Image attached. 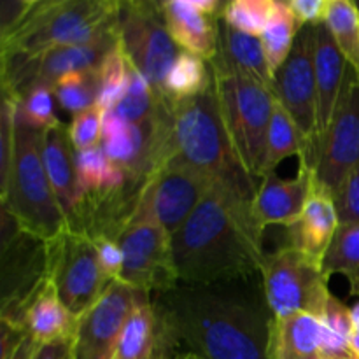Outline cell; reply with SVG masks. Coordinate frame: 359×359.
<instances>
[{
    "mask_svg": "<svg viewBox=\"0 0 359 359\" xmlns=\"http://www.w3.org/2000/svg\"><path fill=\"white\" fill-rule=\"evenodd\" d=\"M175 346L200 359H272L266 302L223 284H179L154 302Z\"/></svg>",
    "mask_w": 359,
    "mask_h": 359,
    "instance_id": "cell-1",
    "label": "cell"
},
{
    "mask_svg": "<svg viewBox=\"0 0 359 359\" xmlns=\"http://www.w3.org/2000/svg\"><path fill=\"white\" fill-rule=\"evenodd\" d=\"M265 228L255 219L252 202L214 184L191 216L172 235L179 284L212 286L259 273Z\"/></svg>",
    "mask_w": 359,
    "mask_h": 359,
    "instance_id": "cell-2",
    "label": "cell"
},
{
    "mask_svg": "<svg viewBox=\"0 0 359 359\" xmlns=\"http://www.w3.org/2000/svg\"><path fill=\"white\" fill-rule=\"evenodd\" d=\"M172 142L175 156L209 175L241 198L252 202L258 179L238 160L221 116L214 79L200 95L172 102Z\"/></svg>",
    "mask_w": 359,
    "mask_h": 359,
    "instance_id": "cell-3",
    "label": "cell"
},
{
    "mask_svg": "<svg viewBox=\"0 0 359 359\" xmlns=\"http://www.w3.org/2000/svg\"><path fill=\"white\" fill-rule=\"evenodd\" d=\"M118 14L119 0H37L27 20L0 41V62L90 44L118 28Z\"/></svg>",
    "mask_w": 359,
    "mask_h": 359,
    "instance_id": "cell-4",
    "label": "cell"
},
{
    "mask_svg": "<svg viewBox=\"0 0 359 359\" xmlns=\"http://www.w3.org/2000/svg\"><path fill=\"white\" fill-rule=\"evenodd\" d=\"M2 210L23 233L49 242L69 230L63 210L42 158V130L23 125L16 118V144L9 174L0 182Z\"/></svg>",
    "mask_w": 359,
    "mask_h": 359,
    "instance_id": "cell-5",
    "label": "cell"
},
{
    "mask_svg": "<svg viewBox=\"0 0 359 359\" xmlns=\"http://www.w3.org/2000/svg\"><path fill=\"white\" fill-rule=\"evenodd\" d=\"M210 72L221 116L235 153L245 170L262 181L265 175L266 137L276 95L270 88L241 74L212 67Z\"/></svg>",
    "mask_w": 359,
    "mask_h": 359,
    "instance_id": "cell-6",
    "label": "cell"
},
{
    "mask_svg": "<svg viewBox=\"0 0 359 359\" xmlns=\"http://www.w3.org/2000/svg\"><path fill=\"white\" fill-rule=\"evenodd\" d=\"M263 298L272 318L312 314L321 319L330 304V277L321 265L302 255L291 245L265 252L262 266Z\"/></svg>",
    "mask_w": 359,
    "mask_h": 359,
    "instance_id": "cell-7",
    "label": "cell"
},
{
    "mask_svg": "<svg viewBox=\"0 0 359 359\" xmlns=\"http://www.w3.org/2000/svg\"><path fill=\"white\" fill-rule=\"evenodd\" d=\"M118 41L130 65L142 74L163 100L165 79L182 49L168 34L160 2H119Z\"/></svg>",
    "mask_w": 359,
    "mask_h": 359,
    "instance_id": "cell-8",
    "label": "cell"
},
{
    "mask_svg": "<svg viewBox=\"0 0 359 359\" xmlns=\"http://www.w3.org/2000/svg\"><path fill=\"white\" fill-rule=\"evenodd\" d=\"M46 279L76 318L83 316L112 284L98 259L95 242L88 235L65 230L44 242Z\"/></svg>",
    "mask_w": 359,
    "mask_h": 359,
    "instance_id": "cell-9",
    "label": "cell"
},
{
    "mask_svg": "<svg viewBox=\"0 0 359 359\" xmlns=\"http://www.w3.org/2000/svg\"><path fill=\"white\" fill-rule=\"evenodd\" d=\"M118 46V28L90 44L62 46L28 60L2 62V95L20 102L37 88H53L67 74L100 69L105 56Z\"/></svg>",
    "mask_w": 359,
    "mask_h": 359,
    "instance_id": "cell-10",
    "label": "cell"
},
{
    "mask_svg": "<svg viewBox=\"0 0 359 359\" xmlns=\"http://www.w3.org/2000/svg\"><path fill=\"white\" fill-rule=\"evenodd\" d=\"M214 184L209 175L174 154L146 179L133 217H151L172 237Z\"/></svg>",
    "mask_w": 359,
    "mask_h": 359,
    "instance_id": "cell-11",
    "label": "cell"
},
{
    "mask_svg": "<svg viewBox=\"0 0 359 359\" xmlns=\"http://www.w3.org/2000/svg\"><path fill=\"white\" fill-rule=\"evenodd\" d=\"M123 251L118 283L144 293H165L179 286L172 258V237L151 217H132L116 238Z\"/></svg>",
    "mask_w": 359,
    "mask_h": 359,
    "instance_id": "cell-12",
    "label": "cell"
},
{
    "mask_svg": "<svg viewBox=\"0 0 359 359\" xmlns=\"http://www.w3.org/2000/svg\"><path fill=\"white\" fill-rule=\"evenodd\" d=\"M359 163V74L347 63L332 121L319 144L314 182L332 196Z\"/></svg>",
    "mask_w": 359,
    "mask_h": 359,
    "instance_id": "cell-13",
    "label": "cell"
},
{
    "mask_svg": "<svg viewBox=\"0 0 359 359\" xmlns=\"http://www.w3.org/2000/svg\"><path fill=\"white\" fill-rule=\"evenodd\" d=\"M316 25L302 27L294 39L286 62L273 76L272 91L287 114L297 123L298 130L307 140V154L300 163L311 161L318 128V91H316Z\"/></svg>",
    "mask_w": 359,
    "mask_h": 359,
    "instance_id": "cell-14",
    "label": "cell"
},
{
    "mask_svg": "<svg viewBox=\"0 0 359 359\" xmlns=\"http://www.w3.org/2000/svg\"><path fill=\"white\" fill-rule=\"evenodd\" d=\"M144 291L114 283L77 319L74 333L76 359H112L119 333Z\"/></svg>",
    "mask_w": 359,
    "mask_h": 359,
    "instance_id": "cell-15",
    "label": "cell"
},
{
    "mask_svg": "<svg viewBox=\"0 0 359 359\" xmlns=\"http://www.w3.org/2000/svg\"><path fill=\"white\" fill-rule=\"evenodd\" d=\"M314 189V170L300 163L297 177L283 179L272 172L259 181L252 200L255 219L266 226H291L304 214L307 200Z\"/></svg>",
    "mask_w": 359,
    "mask_h": 359,
    "instance_id": "cell-16",
    "label": "cell"
},
{
    "mask_svg": "<svg viewBox=\"0 0 359 359\" xmlns=\"http://www.w3.org/2000/svg\"><path fill=\"white\" fill-rule=\"evenodd\" d=\"M316 91H318V128H316L314 147H312L311 161L307 167L314 170L316 154H318L319 144L323 135L332 121L333 111H335L337 98H339L340 88H342L344 76H346L347 62L340 53L335 39L330 34L325 21L316 25Z\"/></svg>",
    "mask_w": 359,
    "mask_h": 359,
    "instance_id": "cell-17",
    "label": "cell"
},
{
    "mask_svg": "<svg viewBox=\"0 0 359 359\" xmlns=\"http://www.w3.org/2000/svg\"><path fill=\"white\" fill-rule=\"evenodd\" d=\"M339 224L335 200L326 189L319 188L314 182V189L309 196L302 217L286 228L284 244L291 245L309 259L321 265Z\"/></svg>",
    "mask_w": 359,
    "mask_h": 359,
    "instance_id": "cell-18",
    "label": "cell"
},
{
    "mask_svg": "<svg viewBox=\"0 0 359 359\" xmlns=\"http://www.w3.org/2000/svg\"><path fill=\"white\" fill-rule=\"evenodd\" d=\"M212 69L241 74L272 90L273 77L266 63L262 39L235 30L217 18V51L209 62Z\"/></svg>",
    "mask_w": 359,
    "mask_h": 359,
    "instance_id": "cell-19",
    "label": "cell"
},
{
    "mask_svg": "<svg viewBox=\"0 0 359 359\" xmlns=\"http://www.w3.org/2000/svg\"><path fill=\"white\" fill-rule=\"evenodd\" d=\"M168 34L186 53L210 62L217 51V18L207 16L193 0L160 2Z\"/></svg>",
    "mask_w": 359,
    "mask_h": 359,
    "instance_id": "cell-20",
    "label": "cell"
},
{
    "mask_svg": "<svg viewBox=\"0 0 359 359\" xmlns=\"http://www.w3.org/2000/svg\"><path fill=\"white\" fill-rule=\"evenodd\" d=\"M77 319L79 318H76L60 300L55 286L44 279L28 298L20 326L41 346L72 339L77 328Z\"/></svg>",
    "mask_w": 359,
    "mask_h": 359,
    "instance_id": "cell-21",
    "label": "cell"
},
{
    "mask_svg": "<svg viewBox=\"0 0 359 359\" xmlns=\"http://www.w3.org/2000/svg\"><path fill=\"white\" fill-rule=\"evenodd\" d=\"M42 158L53 189L67 216L79 200L77 182V149L70 139L69 126L58 125L42 130Z\"/></svg>",
    "mask_w": 359,
    "mask_h": 359,
    "instance_id": "cell-22",
    "label": "cell"
},
{
    "mask_svg": "<svg viewBox=\"0 0 359 359\" xmlns=\"http://www.w3.org/2000/svg\"><path fill=\"white\" fill-rule=\"evenodd\" d=\"M323 323L312 314H293L270 323L272 359H319Z\"/></svg>",
    "mask_w": 359,
    "mask_h": 359,
    "instance_id": "cell-23",
    "label": "cell"
},
{
    "mask_svg": "<svg viewBox=\"0 0 359 359\" xmlns=\"http://www.w3.org/2000/svg\"><path fill=\"white\" fill-rule=\"evenodd\" d=\"M160 340V316L151 294H144L126 319L112 359H149Z\"/></svg>",
    "mask_w": 359,
    "mask_h": 359,
    "instance_id": "cell-24",
    "label": "cell"
},
{
    "mask_svg": "<svg viewBox=\"0 0 359 359\" xmlns=\"http://www.w3.org/2000/svg\"><path fill=\"white\" fill-rule=\"evenodd\" d=\"M307 154V140L304 139L286 109L279 100L273 102L272 119L266 137V158H265V175L276 172L277 165L290 156L305 158ZM263 175V177H265Z\"/></svg>",
    "mask_w": 359,
    "mask_h": 359,
    "instance_id": "cell-25",
    "label": "cell"
},
{
    "mask_svg": "<svg viewBox=\"0 0 359 359\" xmlns=\"http://www.w3.org/2000/svg\"><path fill=\"white\" fill-rule=\"evenodd\" d=\"M321 269L326 277L342 273L349 283L351 297H359V223L339 224Z\"/></svg>",
    "mask_w": 359,
    "mask_h": 359,
    "instance_id": "cell-26",
    "label": "cell"
},
{
    "mask_svg": "<svg viewBox=\"0 0 359 359\" xmlns=\"http://www.w3.org/2000/svg\"><path fill=\"white\" fill-rule=\"evenodd\" d=\"M128 175L111 161L104 147L97 146L77 153V182L79 196L90 191L119 189L128 184Z\"/></svg>",
    "mask_w": 359,
    "mask_h": 359,
    "instance_id": "cell-27",
    "label": "cell"
},
{
    "mask_svg": "<svg viewBox=\"0 0 359 359\" xmlns=\"http://www.w3.org/2000/svg\"><path fill=\"white\" fill-rule=\"evenodd\" d=\"M325 25L346 62L359 74V7L356 0H328Z\"/></svg>",
    "mask_w": 359,
    "mask_h": 359,
    "instance_id": "cell-28",
    "label": "cell"
},
{
    "mask_svg": "<svg viewBox=\"0 0 359 359\" xmlns=\"http://www.w3.org/2000/svg\"><path fill=\"white\" fill-rule=\"evenodd\" d=\"M172 104L170 100H163L156 95V91L151 88L146 77L137 72L128 62V90L125 97L114 109L116 114L132 125H147L156 116Z\"/></svg>",
    "mask_w": 359,
    "mask_h": 359,
    "instance_id": "cell-29",
    "label": "cell"
},
{
    "mask_svg": "<svg viewBox=\"0 0 359 359\" xmlns=\"http://www.w3.org/2000/svg\"><path fill=\"white\" fill-rule=\"evenodd\" d=\"M321 323L323 337L319 359H358L351 347V337L354 332L351 307L332 294Z\"/></svg>",
    "mask_w": 359,
    "mask_h": 359,
    "instance_id": "cell-30",
    "label": "cell"
},
{
    "mask_svg": "<svg viewBox=\"0 0 359 359\" xmlns=\"http://www.w3.org/2000/svg\"><path fill=\"white\" fill-rule=\"evenodd\" d=\"M212 81L209 62L181 51L165 79V97L170 102L186 100L200 95Z\"/></svg>",
    "mask_w": 359,
    "mask_h": 359,
    "instance_id": "cell-31",
    "label": "cell"
},
{
    "mask_svg": "<svg viewBox=\"0 0 359 359\" xmlns=\"http://www.w3.org/2000/svg\"><path fill=\"white\" fill-rule=\"evenodd\" d=\"M300 28L302 27L297 23L291 11L287 9V4L276 0V11H273L272 20L259 35L272 77L290 56Z\"/></svg>",
    "mask_w": 359,
    "mask_h": 359,
    "instance_id": "cell-32",
    "label": "cell"
},
{
    "mask_svg": "<svg viewBox=\"0 0 359 359\" xmlns=\"http://www.w3.org/2000/svg\"><path fill=\"white\" fill-rule=\"evenodd\" d=\"M98 91H100L98 70L67 74L53 88V93L60 105L74 116L95 107L98 100Z\"/></svg>",
    "mask_w": 359,
    "mask_h": 359,
    "instance_id": "cell-33",
    "label": "cell"
},
{
    "mask_svg": "<svg viewBox=\"0 0 359 359\" xmlns=\"http://www.w3.org/2000/svg\"><path fill=\"white\" fill-rule=\"evenodd\" d=\"M100 76V91H98L97 107L104 112L114 111L128 90V60L121 46H116L98 69Z\"/></svg>",
    "mask_w": 359,
    "mask_h": 359,
    "instance_id": "cell-34",
    "label": "cell"
},
{
    "mask_svg": "<svg viewBox=\"0 0 359 359\" xmlns=\"http://www.w3.org/2000/svg\"><path fill=\"white\" fill-rule=\"evenodd\" d=\"M276 11V0H230L223 4L219 18L235 30L259 35L270 23Z\"/></svg>",
    "mask_w": 359,
    "mask_h": 359,
    "instance_id": "cell-35",
    "label": "cell"
},
{
    "mask_svg": "<svg viewBox=\"0 0 359 359\" xmlns=\"http://www.w3.org/2000/svg\"><path fill=\"white\" fill-rule=\"evenodd\" d=\"M53 97L55 93L49 88H37L25 95L20 102H16L18 121L37 130H48L58 125L60 119L55 116Z\"/></svg>",
    "mask_w": 359,
    "mask_h": 359,
    "instance_id": "cell-36",
    "label": "cell"
},
{
    "mask_svg": "<svg viewBox=\"0 0 359 359\" xmlns=\"http://www.w3.org/2000/svg\"><path fill=\"white\" fill-rule=\"evenodd\" d=\"M102 128H104V111L97 105L74 116L72 123L69 125V133L77 153L100 146Z\"/></svg>",
    "mask_w": 359,
    "mask_h": 359,
    "instance_id": "cell-37",
    "label": "cell"
},
{
    "mask_svg": "<svg viewBox=\"0 0 359 359\" xmlns=\"http://www.w3.org/2000/svg\"><path fill=\"white\" fill-rule=\"evenodd\" d=\"M333 200L340 224L359 223V163L344 179Z\"/></svg>",
    "mask_w": 359,
    "mask_h": 359,
    "instance_id": "cell-38",
    "label": "cell"
},
{
    "mask_svg": "<svg viewBox=\"0 0 359 359\" xmlns=\"http://www.w3.org/2000/svg\"><path fill=\"white\" fill-rule=\"evenodd\" d=\"M37 0H2L0 2V41L9 37L30 14Z\"/></svg>",
    "mask_w": 359,
    "mask_h": 359,
    "instance_id": "cell-39",
    "label": "cell"
},
{
    "mask_svg": "<svg viewBox=\"0 0 359 359\" xmlns=\"http://www.w3.org/2000/svg\"><path fill=\"white\" fill-rule=\"evenodd\" d=\"M95 245L98 251V259H100V266L104 270L109 280H119L123 272V251L119 244L111 238H95Z\"/></svg>",
    "mask_w": 359,
    "mask_h": 359,
    "instance_id": "cell-40",
    "label": "cell"
},
{
    "mask_svg": "<svg viewBox=\"0 0 359 359\" xmlns=\"http://www.w3.org/2000/svg\"><path fill=\"white\" fill-rule=\"evenodd\" d=\"M287 9L300 27L319 25L325 21L328 0H287Z\"/></svg>",
    "mask_w": 359,
    "mask_h": 359,
    "instance_id": "cell-41",
    "label": "cell"
},
{
    "mask_svg": "<svg viewBox=\"0 0 359 359\" xmlns=\"http://www.w3.org/2000/svg\"><path fill=\"white\" fill-rule=\"evenodd\" d=\"M32 359H76L74 353V337L65 340H56V342L41 344L35 349Z\"/></svg>",
    "mask_w": 359,
    "mask_h": 359,
    "instance_id": "cell-42",
    "label": "cell"
},
{
    "mask_svg": "<svg viewBox=\"0 0 359 359\" xmlns=\"http://www.w3.org/2000/svg\"><path fill=\"white\" fill-rule=\"evenodd\" d=\"M174 347H175V342L172 340V337L168 335V332L165 330L163 323H161L160 319V340H158L156 349H154L153 356L149 359H170V351L174 349Z\"/></svg>",
    "mask_w": 359,
    "mask_h": 359,
    "instance_id": "cell-43",
    "label": "cell"
},
{
    "mask_svg": "<svg viewBox=\"0 0 359 359\" xmlns=\"http://www.w3.org/2000/svg\"><path fill=\"white\" fill-rule=\"evenodd\" d=\"M37 346H39V344L35 342L32 337L27 335V339L21 342V346L18 347L16 351H14L13 356H11L9 359H32V356H34V353H35V349H37Z\"/></svg>",
    "mask_w": 359,
    "mask_h": 359,
    "instance_id": "cell-44",
    "label": "cell"
},
{
    "mask_svg": "<svg viewBox=\"0 0 359 359\" xmlns=\"http://www.w3.org/2000/svg\"><path fill=\"white\" fill-rule=\"evenodd\" d=\"M351 347H353L354 354L359 359V328H354L353 337H351Z\"/></svg>",
    "mask_w": 359,
    "mask_h": 359,
    "instance_id": "cell-45",
    "label": "cell"
},
{
    "mask_svg": "<svg viewBox=\"0 0 359 359\" xmlns=\"http://www.w3.org/2000/svg\"><path fill=\"white\" fill-rule=\"evenodd\" d=\"M351 319H353L354 328H359V302L351 307Z\"/></svg>",
    "mask_w": 359,
    "mask_h": 359,
    "instance_id": "cell-46",
    "label": "cell"
},
{
    "mask_svg": "<svg viewBox=\"0 0 359 359\" xmlns=\"http://www.w3.org/2000/svg\"><path fill=\"white\" fill-rule=\"evenodd\" d=\"M175 359H200V358L195 356V354H191V353H184V354H179Z\"/></svg>",
    "mask_w": 359,
    "mask_h": 359,
    "instance_id": "cell-47",
    "label": "cell"
},
{
    "mask_svg": "<svg viewBox=\"0 0 359 359\" xmlns=\"http://www.w3.org/2000/svg\"><path fill=\"white\" fill-rule=\"evenodd\" d=\"M356 4H358V7H359V0H356Z\"/></svg>",
    "mask_w": 359,
    "mask_h": 359,
    "instance_id": "cell-48",
    "label": "cell"
}]
</instances>
